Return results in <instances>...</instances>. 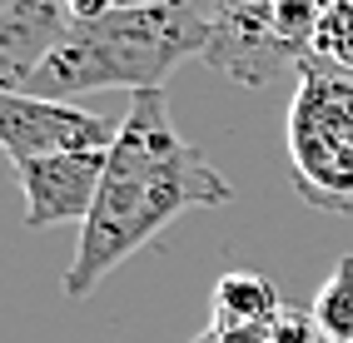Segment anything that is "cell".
<instances>
[{"label":"cell","instance_id":"obj_1","mask_svg":"<svg viewBox=\"0 0 353 343\" xmlns=\"http://www.w3.org/2000/svg\"><path fill=\"white\" fill-rule=\"evenodd\" d=\"M224 199H234L229 179L194 145L179 140L164 90L130 95V114L105 154L100 199L80 224L75 259L65 269V293L90 299L105 273L145 249L164 224H174L184 209H209Z\"/></svg>","mask_w":353,"mask_h":343},{"label":"cell","instance_id":"obj_2","mask_svg":"<svg viewBox=\"0 0 353 343\" xmlns=\"http://www.w3.org/2000/svg\"><path fill=\"white\" fill-rule=\"evenodd\" d=\"M209 15L184 0H150V6H114L100 20H75L50 60L35 70L26 95L75 100L90 90H164L184 60H204Z\"/></svg>","mask_w":353,"mask_h":343},{"label":"cell","instance_id":"obj_3","mask_svg":"<svg viewBox=\"0 0 353 343\" xmlns=\"http://www.w3.org/2000/svg\"><path fill=\"white\" fill-rule=\"evenodd\" d=\"M294 75L299 85L284 120L289 185L309 209L353 219V75L314 55Z\"/></svg>","mask_w":353,"mask_h":343},{"label":"cell","instance_id":"obj_4","mask_svg":"<svg viewBox=\"0 0 353 343\" xmlns=\"http://www.w3.org/2000/svg\"><path fill=\"white\" fill-rule=\"evenodd\" d=\"M120 125L105 114H90L75 100H45V95H0V149L10 165L50 154H110Z\"/></svg>","mask_w":353,"mask_h":343},{"label":"cell","instance_id":"obj_5","mask_svg":"<svg viewBox=\"0 0 353 343\" xmlns=\"http://www.w3.org/2000/svg\"><path fill=\"white\" fill-rule=\"evenodd\" d=\"M20 194H26V224H85L100 199L105 179V154H50V159H26L15 165Z\"/></svg>","mask_w":353,"mask_h":343},{"label":"cell","instance_id":"obj_6","mask_svg":"<svg viewBox=\"0 0 353 343\" xmlns=\"http://www.w3.org/2000/svg\"><path fill=\"white\" fill-rule=\"evenodd\" d=\"M70 25L75 15L65 0H15L0 15V95H26Z\"/></svg>","mask_w":353,"mask_h":343},{"label":"cell","instance_id":"obj_7","mask_svg":"<svg viewBox=\"0 0 353 343\" xmlns=\"http://www.w3.org/2000/svg\"><path fill=\"white\" fill-rule=\"evenodd\" d=\"M284 299L264 273H224L214 284V324L224 329H269Z\"/></svg>","mask_w":353,"mask_h":343},{"label":"cell","instance_id":"obj_8","mask_svg":"<svg viewBox=\"0 0 353 343\" xmlns=\"http://www.w3.org/2000/svg\"><path fill=\"white\" fill-rule=\"evenodd\" d=\"M314 318L328 343H353V254H343L334 264V273L323 279L319 299H314Z\"/></svg>","mask_w":353,"mask_h":343},{"label":"cell","instance_id":"obj_9","mask_svg":"<svg viewBox=\"0 0 353 343\" xmlns=\"http://www.w3.org/2000/svg\"><path fill=\"white\" fill-rule=\"evenodd\" d=\"M314 60L353 75V0H319Z\"/></svg>","mask_w":353,"mask_h":343},{"label":"cell","instance_id":"obj_10","mask_svg":"<svg viewBox=\"0 0 353 343\" xmlns=\"http://www.w3.org/2000/svg\"><path fill=\"white\" fill-rule=\"evenodd\" d=\"M264 333H269V343H323V329H319L314 309H299V304H284Z\"/></svg>","mask_w":353,"mask_h":343},{"label":"cell","instance_id":"obj_11","mask_svg":"<svg viewBox=\"0 0 353 343\" xmlns=\"http://www.w3.org/2000/svg\"><path fill=\"white\" fill-rule=\"evenodd\" d=\"M190 343H269V333L264 329H224V324H209L199 338H190Z\"/></svg>","mask_w":353,"mask_h":343},{"label":"cell","instance_id":"obj_12","mask_svg":"<svg viewBox=\"0 0 353 343\" xmlns=\"http://www.w3.org/2000/svg\"><path fill=\"white\" fill-rule=\"evenodd\" d=\"M65 6H70V15H75V20H100V15L114 10V0H65Z\"/></svg>","mask_w":353,"mask_h":343},{"label":"cell","instance_id":"obj_13","mask_svg":"<svg viewBox=\"0 0 353 343\" xmlns=\"http://www.w3.org/2000/svg\"><path fill=\"white\" fill-rule=\"evenodd\" d=\"M274 0H214V10H269Z\"/></svg>","mask_w":353,"mask_h":343},{"label":"cell","instance_id":"obj_14","mask_svg":"<svg viewBox=\"0 0 353 343\" xmlns=\"http://www.w3.org/2000/svg\"><path fill=\"white\" fill-rule=\"evenodd\" d=\"M114 6H150V0H114Z\"/></svg>","mask_w":353,"mask_h":343},{"label":"cell","instance_id":"obj_15","mask_svg":"<svg viewBox=\"0 0 353 343\" xmlns=\"http://www.w3.org/2000/svg\"><path fill=\"white\" fill-rule=\"evenodd\" d=\"M10 6H15V0H0V15H6V10H10Z\"/></svg>","mask_w":353,"mask_h":343}]
</instances>
